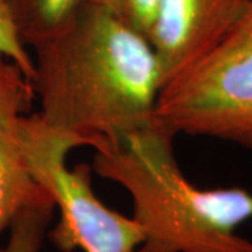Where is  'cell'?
<instances>
[{"label":"cell","mask_w":252,"mask_h":252,"mask_svg":"<svg viewBox=\"0 0 252 252\" xmlns=\"http://www.w3.org/2000/svg\"><path fill=\"white\" fill-rule=\"evenodd\" d=\"M252 0H158L149 39L164 86L210 55L233 31Z\"/></svg>","instance_id":"5b68a950"},{"label":"cell","mask_w":252,"mask_h":252,"mask_svg":"<svg viewBox=\"0 0 252 252\" xmlns=\"http://www.w3.org/2000/svg\"><path fill=\"white\" fill-rule=\"evenodd\" d=\"M0 56L7 59L32 80L34 58L18 32L11 0H0Z\"/></svg>","instance_id":"9c48e42d"},{"label":"cell","mask_w":252,"mask_h":252,"mask_svg":"<svg viewBox=\"0 0 252 252\" xmlns=\"http://www.w3.org/2000/svg\"><path fill=\"white\" fill-rule=\"evenodd\" d=\"M115 13L126 24L149 38L158 0H91Z\"/></svg>","instance_id":"30bf717a"},{"label":"cell","mask_w":252,"mask_h":252,"mask_svg":"<svg viewBox=\"0 0 252 252\" xmlns=\"http://www.w3.org/2000/svg\"><path fill=\"white\" fill-rule=\"evenodd\" d=\"M55 209L49 196L23 207L10 223L9 240L0 252H41Z\"/></svg>","instance_id":"ba28073f"},{"label":"cell","mask_w":252,"mask_h":252,"mask_svg":"<svg viewBox=\"0 0 252 252\" xmlns=\"http://www.w3.org/2000/svg\"><path fill=\"white\" fill-rule=\"evenodd\" d=\"M175 136L154 118L94 149L93 170L132 196L144 233L137 252H252L251 241L237 234L252 219V193L193 185L175 158Z\"/></svg>","instance_id":"7a4b0ae2"},{"label":"cell","mask_w":252,"mask_h":252,"mask_svg":"<svg viewBox=\"0 0 252 252\" xmlns=\"http://www.w3.org/2000/svg\"><path fill=\"white\" fill-rule=\"evenodd\" d=\"M20 142L34 180L61 212L58 224L48 231L59 251L137 252L144 240L140 224L97 198L87 164L67 167V154L86 146L80 137L55 129L36 114L21 119Z\"/></svg>","instance_id":"3957f363"},{"label":"cell","mask_w":252,"mask_h":252,"mask_svg":"<svg viewBox=\"0 0 252 252\" xmlns=\"http://www.w3.org/2000/svg\"><path fill=\"white\" fill-rule=\"evenodd\" d=\"M32 97L31 80L0 56V234L23 207L49 196L34 180L20 142V122Z\"/></svg>","instance_id":"8992f818"},{"label":"cell","mask_w":252,"mask_h":252,"mask_svg":"<svg viewBox=\"0 0 252 252\" xmlns=\"http://www.w3.org/2000/svg\"><path fill=\"white\" fill-rule=\"evenodd\" d=\"M156 118L177 135L252 149V1L212 54L162 87Z\"/></svg>","instance_id":"277c9868"},{"label":"cell","mask_w":252,"mask_h":252,"mask_svg":"<svg viewBox=\"0 0 252 252\" xmlns=\"http://www.w3.org/2000/svg\"><path fill=\"white\" fill-rule=\"evenodd\" d=\"M32 87L48 125L97 149L156 118L164 79L147 36L91 1L32 48Z\"/></svg>","instance_id":"6da1fadb"},{"label":"cell","mask_w":252,"mask_h":252,"mask_svg":"<svg viewBox=\"0 0 252 252\" xmlns=\"http://www.w3.org/2000/svg\"><path fill=\"white\" fill-rule=\"evenodd\" d=\"M91 0H11L18 32L31 49L64 27Z\"/></svg>","instance_id":"52a82bcc"}]
</instances>
